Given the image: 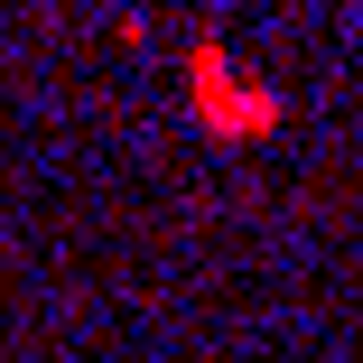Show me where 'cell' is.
I'll return each mask as SVG.
<instances>
[{"label": "cell", "instance_id": "1", "mask_svg": "<svg viewBox=\"0 0 363 363\" xmlns=\"http://www.w3.org/2000/svg\"><path fill=\"white\" fill-rule=\"evenodd\" d=\"M186 94H196V121H205L214 140H261V130H279V94L252 84L224 47H196V56H186Z\"/></svg>", "mask_w": 363, "mask_h": 363}]
</instances>
